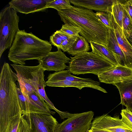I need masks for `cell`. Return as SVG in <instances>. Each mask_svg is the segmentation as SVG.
I'll return each instance as SVG.
<instances>
[{
  "mask_svg": "<svg viewBox=\"0 0 132 132\" xmlns=\"http://www.w3.org/2000/svg\"><path fill=\"white\" fill-rule=\"evenodd\" d=\"M120 114L122 121L132 129V111L126 108L121 110Z\"/></svg>",
  "mask_w": 132,
  "mask_h": 132,
  "instance_id": "cell-28",
  "label": "cell"
},
{
  "mask_svg": "<svg viewBox=\"0 0 132 132\" xmlns=\"http://www.w3.org/2000/svg\"><path fill=\"white\" fill-rule=\"evenodd\" d=\"M118 89L121 97L120 104L132 111V79L112 84Z\"/></svg>",
  "mask_w": 132,
  "mask_h": 132,
  "instance_id": "cell-17",
  "label": "cell"
},
{
  "mask_svg": "<svg viewBox=\"0 0 132 132\" xmlns=\"http://www.w3.org/2000/svg\"><path fill=\"white\" fill-rule=\"evenodd\" d=\"M52 48L50 42L39 38L31 32L19 30L10 49L8 57L14 64L24 65L26 60L41 59L51 52Z\"/></svg>",
  "mask_w": 132,
  "mask_h": 132,
  "instance_id": "cell-3",
  "label": "cell"
},
{
  "mask_svg": "<svg viewBox=\"0 0 132 132\" xmlns=\"http://www.w3.org/2000/svg\"><path fill=\"white\" fill-rule=\"evenodd\" d=\"M88 132H109L106 131L96 129L92 128H90V129L88 131Z\"/></svg>",
  "mask_w": 132,
  "mask_h": 132,
  "instance_id": "cell-32",
  "label": "cell"
},
{
  "mask_svg": "<svg viewBox=\"0 0 132 132\" xmlns=\"http://www.w3.org/2000/svg\"><path fill=\"white\" fill-rule=\"evenodd\" d=\"M127 39L130 43L132 46V36L130 37Z\"/></svg>",
  "mask_w": 132,
  "mask_h": 132,
  "instance_id": "cell-33",
  "label": "cell"
},
{
  "mask_svg": "<svg viewBox=\"0 0 132 132\" xmlns=\"http://www.w3.org/2000/svg\"><path fill=\"white\" fill-rule=\"evenodd\" d=\"M53 0H12L9 6L17 12L26 14L46 9L48 3Z\"/></svg>",
  "mask_w": 132,
  "mask_h": 132,
  "instance_id": "cell-13",
  "label": "cell"
},
{
  "mask_svg": "<svg viewBox=\"0 0 132 132\" xmlns=\"http://www.w3.org/2000/svg\"><path fill=\"white\" fill-rule=\"evenodd\" d=\"M98 19L108 28H111L109 13L98 11L95 13Z\"/></svg>",
  "mask_w": 132,
  "mask_h": 132,
  "instance_id": "cell-30",
  "label": "cell"
},
{
  "mask_svg": "<svg viewBox=\"0 0 132 132\" xmlns=\"http://www.w3.org/2000/svg\"><path fill=\"white\" fill-rule=\"evenodd\" d=\"M23 116L29 125V132H55L58 123L51 114L33 113Z\"/></svg>",
  "mask_w": 132,
  "mask_h": 132,
  "instance_id": "cell-7",
  "label": "cell"
},
{
  "mask_svg": "<svg viewBox=\"0 0 132 132\" xmlns=\"http://www.w3.org/2000/svg\"><path fill=\"white\" fill-rule=\"evenodd\" d=\"M92 52L108 60L116 66L119 65L115 54L107 47L93 42L90 43Z\"/></svg>",
  "mask_w": 132,
  "mask_h": 132,
  "instance_id": "cell-19",
  "label": "cell"
},
{
  "mask_svg": "<svg viewBox=\"0 0 132 132\" xmlns=\"http://www.w3.org/2000/svg\"><path fill=\"white\" fill-rule=\"evenodd\" d=\"M45 71L40 64L37 65L35 76L34 86L41 98L47 104L50 109L54 110L55 107L48 98L45 90V87L47 86L44 80V73Z\"/></svg>",
  "mask_w": 132,
  "mask_h": 132,
  "instance_id": "cell-16",
  "label": "cell"
},
{
  "mask_svg": "<svg viewBox=\"0 0 132 132\" xmlns=\"http://www.w3.org/2000/svg\"><path fill=\"white\" fill-rule=\"evenodd\" d=\"M123 13L122 29L125 36L128 39L132 36V21L124 9Z\"/></svg>",
  "mask_w": 132,
  "mask_h": 132,
  "instance_id": "cell-26",
  "label": "cell"
},
{
  "mask_svg": "<svg viewBox=\"0 0 132 132\" xmlns=\"http://www.w3.org/2000/svg\"><path fill=\"white\" fill-rule=\"evenodd\" d=\"M74 6L95 11L112 12L113 0H69Z\"/></svg>",
  "mask_w": 132,
  "mask_h": 132,
  "instance_id": "cell-15",
  "label": "cell"
},
{
  "mask_svg": "<svg viewBox=\"0 0 132 132\" xmlns=\"http://www.w3.org/2000/svg\"><path fill=\"white\" fill-rule=\"evenodd\" d=\"M60 30L70 37L79 35L80 31L79 28L67 23L62 25Z\"/></svg>",
  "mask_w": 132,
  "mask_h": 132,
  "instance_id": "cell-27",
  "label": "cell"
},
{
  "mask_svg": "<svg viewBox=\"0 0 132 132\" xmlns=\"http://www.w3.org/2000/svg\"><path fill=\"white\" fill-rule=\"evenodd\" d=\"M124 10L121 0H113L112 13L116 23L122 28Z\"/></svg>",
  "mask_w": 132,
  "mask_h": 132,
  "instance_id": "cell-22",
  "label": "cell"
},
{
  "mask_svg": "<svg viewBox=\"0 0 132 132\" xmlns=\"http://www.w3.org/2000/svg\"><path fill=\"white\" fill-rule=\"evenodd\" d=\"M17 91L20 103L24 116L33 113H47L54 115L55 112L48 110L41 107L33 100L25 98L23 95L18 81Z\"/></svg>",
  "mask_w": 132,
  "mask_h": 132,
  "instance_id": "cell-14",
  "label": "cell"
},
{
  "mask_svg": "<svg viewBox=\"0 0 132 132\" xmlns=\"http://www.w3.org/2000/svg\"><path fill=\"white\" fill-rule=\"evenodd\" d=\"M46 82L47 86L50 87H73L77 88L80 90L85 87H88L87 85L81 83L66 80L50 82Z\"/></svg>",
  "mask_w": 132,
  "mask_h": 132,
  "instance_id": "cell-23",
  "label": "cell"
},
{
  "mask_svg": "<svg viewBox=\"0 0 132 132\" xmlns=\"http://www.w3.org/2000/svg\"><path fill=\"white\" fill-rule=\"evenodd\" d=\"M18 81L16 74L5 62L0 74V132H7L12 119L22 114L17 91Z\"/></svg>",
  "mask_w": 132,
  "mask_h": 132,
  "instance_id": "cell-2",
  "label": "cell"
},
{
  "mask_svg": "<svg viewBox=\"0 0 132 132\" xmlns=\"http://www.w3.org/2000/svg\"><path fill=\"white\" fill-rule=\"evenodd\" d=\"M19 17L17 12L10 6L0 13V58L4 51L10 48L19 30Z\"/></svg>",
  "mask_w": 132,
  "mask_h": 132,
  "instance_id": "cell-5",
  "label": "cell"
},
{
  "mask_svg": "<svg viewBox=\"0 0 132 132\" xmlns=\"http://www.w3.org/2000/svg\"><path fill=\"white\" fill-rule=\"evenodd\" d=\"M72 6L70 4L69 0H53L47 3L46 9L53 8L58 11L61 10L70 9Z\"/></svg>",
  "mask_w": 132,
  "mask_h": 132,
  "instance_id": "cell-25",
  "label": "cell"
},
{
  "mask_svg": "<svg viewBox=\"0 0 132 132\" xmlns=\"http://www.w3.org/2000/svg\"><path fill=\"white\" fill-rule=\"evenodd\" d=\"M63 80L80 83L87 85L88 87L98 90L105 93H107L105 89L100 86V83L99 82L91 79L83 78L74 76L71 74L68 70L55 72L50 74L46 82L55 81Z\"/></svg>",
  "mask_w": 132,
  "mask_h": 132,
  "instance_id": "cell-12",
  "label": "cell"
},
{
  "mask_svg": "<svg viewBox=\"0 0 132 132\" xmlns=\"http://www.w3.org/2000/svg\"><path fill=\"white\" fill-rule=\"evenodd\" d=\"M71 37L61 32L56 31L50 37V43L52 45L59 48L63 42Z\"/></svg>",
  "mask_w": 132,
  "mask_h": 132,
  "instance_id": "cell-24",
  "label": "cell"
},
{
  "mask_svg": "<svg viewBox=\"0 0 132 132\" xmlns=\"http://www.w3.org/2000/svg\"><path fill=\"white\" fill-rule=\"evenodd\" d=\"M101 82L111 84L132 79V68L119 65L97 75Z\"/></svg>",
  "mask_w": 132,
  "mask_h": 132,
  "instance_id": "cell-10",
  "label": "cell"
},
{
  "mask_svg": "<svg viewBox=\"0 0 132 132\" xmlns=\"http://www.w3.org/2000/svg\"><path fill=\"white\" fill-rule=\"evenodd\" d=\"M107 47L116 55L119 64L126 66L124 55L118 45L113 30L111 28L109 29Z\"/></svg>",
  "mask_w": 132,
  "mask_h": 132,
  "instance_id": "cell-18",
  "label": "cell"
},
{
  "mask_svg": "<svg viewBox=\"0 0 132 132\" xmlns=\"http://www.w3.org/2000/svg\"><path fill=\"white\" fill-rule=\"evenodd\" d=\"M7 132H29L28 123L22 114L12 119Z\"/></svg>",
  "mask_w": 132,
  "mask_h": 132,
  "instance_id": "cell-20",
  "label": "cell"
},
{
  "mask_svg": "<svg viewBox=\"0 0 132 132\" xmlns=\"http://www.w3.org/2000/svg\"><path fill=\"white\" fill-rule=\"evenodd\" d=\"M57 49V51L50 52L38 61L39 64L45 71L58 72L68 67L65 64L69 63L70 59L67 57L60 49Z\"/></svg>",
  "mask_w": 132,
  "mask_h": 132,
  "instance_id": "cell-9",
  "label": "cell"
},
{
  "mask_svg": "<svg viewBox=\"0 0 132 132\" xmlns=\"http://www.w3.org/2000/svg\"><path fill=\"white\" fill-rule=\"evenodd\" d=\"M79 35L71 37L62 42L59 48L64 52L67 51L72 47Z\"/></svg>",
  "mask_w": 132,
  "mask_h": 132,
  "instance_id": "cell-29",
  "label": "cell"
},
{
  "mask_svg": "<svg viewBox=\"0 0 132 132\" xmlns=\"http://www.w3.org/2000/svg\"><path fill=\"white\" fill-rule=\"evenodd\" d=\"M111 28L114 31L118 45L125 60V66L132 68V46L125 36L122 29L116 22L112 12L109 13Z\"/></svg>",
  "mask_w": 132,
  "mask_h": 132,
  "instance_id": "cell-11",
  "label": "cell"
},
{
  "mask_svg": "<svg viewBox=\"0 0 132 132\" xmlns=\"http://www.w3.org/2000/svg\"><path fill=\"white\" fill-rule=\"evenodd\" d=\"M90 49V46L87 41L84 37L79 35L72 47L67 52L72 56H75L88 52Z\"/></svg>",
  "mask_w": 132,
  "mask_h": 132,
  "instance_id": "cell-21",
  "label": "cell"
},
{
  "mask_svg": "<svg viewBox=\"0 0 132 132\" xmlns=\"http://www.w3.org/2000/svg\"><path fill=\"white\" fill-rule=\"evenodd\" d=\"M124 9L132 21V0H121Z\"/></svg>",
  "mask_w": 132,
  "mask_h": 132,
  "instance_id": "cell-31",
  "label": "cell"
},
{
  "mask_svg": "<svg viewBox=\"0 0 132 132\" xmlns=\"http://www.w3.org/2000/svg\"><path fill=\"white\" fill-rule=\"evenodd\" d=\"M57 12L64 23L79 28V34L88 43L93 42L107 47L109 29L100 21L92 10L72 6Z\"/></svg>",
  "mask_w": 132,
  "mask_h": 132,
  "instance_id": "cell-1",
  "label": "cell"
},
{
  "mask_svg": "<svg viewBox=\"0 0 132 132\" xmlns=\"http://www.w3.org/2000/svg\"><path fill=\"white\" fill-rule=\"evenodd\" d=\"M70 57L68 70L75 75L92 73L97 76L99 73L116 66L92 52L84 53Z\"/></svg>",
  "mask_w": 132,
  "mask_h": 132,
  "instance_id": "cell-4",
  "label": "cell"
},
{
  "mask_svg": "<svg viewBox=\"0 0 132 132\" xmlns=\"http://www.w3.org/2000/svg\"><path fill=\"white\" fill-rule=\"evenodd\" d=\"M94 115L92 111L70 113L67 119L57 124L55 132H88Z\"/></svg>",
  "mask_w": 132,
  "mask_h": 132,
  "instance_id": "cell-6",
  "label": "cell"
},
{
  "mask_svg": "<svg viewBox=\"0 0 132 132\" xmlns=\"http://www.w3.org/2000/svg\"><path fill=\"white\" fill-rule=\"evenodd\" d=\"M90 128L109 132H132V129L120 118L119 116L112 117L107 114L94 118L92 122Z\"/></svg>",
  "mask_w": 132,
  "mask_h": 132,
  "instance_id": "cell-8",
  "label": "cell"
}]
</instances>
